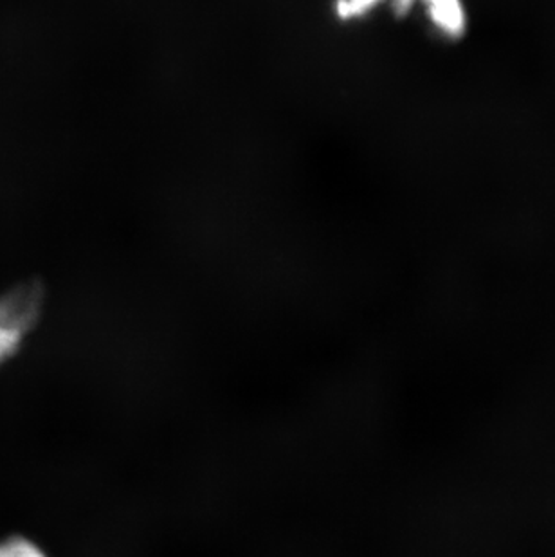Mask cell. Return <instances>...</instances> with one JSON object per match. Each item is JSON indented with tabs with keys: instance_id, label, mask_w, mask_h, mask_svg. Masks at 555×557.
<instances>
[{
	"instance_id": "cell-1",
	"label": "cell",
	"mask_w": 555,
	"mask_h": 557,
	"mask_svg": "<svg viewBox=\"0 0 555 557\" xmlns=\"http://www.w3.org/2000/svg\"><path fill=\"white\" fill-rule=\"evenodd\" d=\"M42 312L37 287H16L0 298V364L15 358Z\"/></svg>"
},
{
	"instance_id": "cell-2",
	"label": "cell",
	"mask_w": 555,
	"mask_h": 557,
	"mask_svg": "<svg viewBox=\"0 0 555 557\" xmlns=\"http://www.w3.org/2000/svg\"><path fill=\"white\" fill-rule=\"evenodd\" d=\"M424 5L431 26L449 40H460L467 29L464 0H419Z\"/></svg>"
},
{
	"instance_id": "cell-3",
	"label": "cell",
	"mask_w": 555,
	"mask_h": 557,
	"mask_svg": "<svg viewBox=\"0 0 555 557\" xmlns=\"http://www.w3.org/2000/svg\"><path fill=\"white\" fill-rule=\"evenodd\" d=\"M0 557H49L38 543L29 537L11 536L0 542Z\"/></svg>"
}]
</instances>
